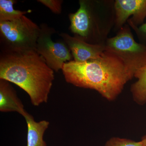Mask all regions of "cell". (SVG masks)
Returning <instances> with one entry per match:
<instances>
[{
  "instance_id": "obj_1",
  "label": "cell",
  "mask_w": 146,
  "mask_h": 146,
  "mask_svg": "<svg viewBox=\"0 0 146 146\" xmlns=\"http://www.w3.org/2000/svg\"><path fill=\"white\" fill-rule=\"evenodd\" d=\"M62 71L66 82L96 90L109 101L116 99L131 80L121 59L107 50L97 59L66 62Z\"/></svg>"
},
{
  "instance_id": "obj_2",
  "label": "cell",
  "mask_w": 146,
  "mask_h": 146,
  "mask_svg": "<svg viewBox=\"0 0 146 146\" xmlns=\"http://www.w3.org/2000/svg\"><path fill=\"white\" fill-rule=\"evenodd\" d=\"M0 79L14 83L28 94L32 104L48 102L54 72L36 50L4 51L0 57Z\"/></svg>"
},
{
  "instance_id": "obj_3",
  "label": "cell",
  "mask_w": 146,
  "mask_h": 146,
  "mask_svg": "<svg viewBox=\"0 0 146 146\" xmlns=\"http://www.w3.org/2000/svg\"><path fill=\"white\" fill-rule=\"evenodd\" d=\"M79 3L78 10L69 15L71 31L89 44H105L115 25V1L80 0Z\"/></svg>"
},
{
  "instance_id": "obj_4",
  "label": "cell",
  "mask_w": 146,
  "mask_h": 146,
  "mask_svg": "<svg viewBox=\"0 0 146 146\" xmlns=\"http://www.w3.org/2000/svg\"><path fill=\"white\" fill-rule=\"evenodd\" d=\"M40 27L24 15L12 21L0 22L1 41L6 52L36 50Z\"/></svg>"
},
{
  "instance_id": "obj_5",
  "label": "cell",
  "mask_w": 146,
  "mask_h": 146,
  "mask_svg": "<svg viewBox=\"0 0 146 146\" xmlns=\"http://www.w3.org/2000/svg\"><path fill=\"white\" fill-rule=\"evenodd\" d=\"M130 28L125 24L115 36L108 38L105 46L121 59L132 79L136 71L146 65V46L135 41Z\"/></svg>"
},
{
  "instance_id": "obj_6",
  "label": "cell",
  "mask_w": 146,
  "mask_h": 146,
  "mask_svg": "<svg viewBox=\"0 0 146 146\" xmlns=\"http://www.w3.org/2000/svg\"><path fill=\"white\" fill-rule=\"evenodd\" d=\"M36 51L44 59L47 65L55 72L62 70L64 63L73 60V56L65 42H54L52 35L55 30L46 25L40 26Z\"/></svg>"
},
{
  "instance_id": "obj_7",
  "label": "cell",
  "mask_w": 146,
  "mask_h": 146,
  "mask_svg": "<svg viewBox=\"0 0 146 146\" xmlns=\"http://www.w3.org/2000/svg\"><path fill=\"white\" fill-rule=\"evenodd\" d=\"M114 7V28L119 31L125 23L130 27H138L146 18V0H116Z\"/></svg>"
},
{
  "instance_id": "obj_8",
  "label": "cell",
  "mask_w": 146,
  "mask_h": 146,
  "mask_svg": "<svg viewBox=\"0 0 146 146\" xmlns=\"http://www.w3.org/2000/svg\"><path fill=\"white\" fill-rule=\"evenodd\" d=\"M70 51L74 60L83 62L100 57L106 49L105 44H93L76 35L72 36L65 33L60 35Z\"/></svg>"
},
{
  "instance_id": "obj_9",
  "label": "cell",
  "mask_w": 146,
  "mask_h": 146,
  "mask_svg": "<svg viewBox=\"0 0 146 146\" xmlns=\"http://www.w3.org/2000/svg\"><path fill=\"white\" fill-rule=\"evenodd\" d=\"M10 83L5 80L0 79V111L17 112L24 117L28 112Z\"/></svg>"
},
{
  "instance_id": "obj_10",
  "label": "cell",
  "mask_w": 146,
  "mask_h": 146,
  "mask_svg": "<svg viewBox=\"0 0 146 146\" xmlns=\"http://www.w3.org/2000/svg\"><path fill=\"white\" fill-rule=\"evenodd\" d=\"M24 117L27 126V146H47L44 136L49 126V122L46 120L36 122L29 113Z\"/></svg>"
},
{
  "instance_id": "obj_11",
  "label": "cell",
  "mask_w": 146,
  "mask_h": 146,
  "mask_svg": "<svg viewBox=\"0 0 146 146\" xmlns=\"http://www.w3.org/2000/svg\"><path fill=\"white\" fill-rule=\"evenodd\" d=\"M134 77L137 80L131 85V92L133 100L137 104L143 105L146 104V65L136 71Z\"/></svg>"
},
{
  "instance_id": "obj_12",
  "label": "cell",
  "mask_w": 146,
  "mask_h": 146,
  "mask_svg": "<svg viewBox=\"0 0 146 146\" xmlns=\"http://www.w3.org/2000/svg\"><path fill=\"white\" fill-rule=\"evenodd\" d=\"M16 3L15 0H0V22L15 21L28 13L15 10L13 5Z\"/></svg>"
},
{
  "instance_id": "obj_13",
  "label": "cell",
  "mask_w": 146,
  "mask_h": 146,
  "mask_svg": "<svg viewBox=\"0 0 146 146\" xmlns=\"http://www.w3.org/2000/svg\"><path fill=\"white\" fill-rule=\"evenodd\" d=\"M105 146H146V141L142 139L136 142L126 138L112 137L106 142Z\"/></svg>"
},
{
  "instance_id": "obj_14",
  "label": "cell",
  "mask_w": 146,
  "mask_h": 146,
  "mask_svg": "<svg viewBox=\"0 0 146 146\" xmlns=\"http://www.w3.org/2000/svg\"><path fill=\"white\" fill-rule=\"evenodd\" d=\"M37 1L49 9L55 14H60L61 13L63 2L62 0H38Z\"/></svg>"
},
{
  "instance_id": "obj_15",
  "label": "cell",
  "mask_w": 146,
  "mask_h": 146,
  "mask_svg": "<svg viewBox=\"0 0 146 146\" xmlns=\"http://www.w3.org/2000/svg\"><path fill=\"white\" fill-rule=\"evenodd\" d=\"M130 27L136 33L139 43L146 46V23L138 27Z\"/></svg>"
},
{
  "instance_id": "obj_16",
  "label": "cell",
  "mask_w": 146,
  "mask_h": 146,
  "mask_svg": "<svg viewBox=\"0 0 146 146\" xmlns=\"http://www.w3.org/2000/svg\"><path fill=\"white\" fill-rule=\"evenodd\" d=\"M142 139H144V140H145L146 141V134L145 135V136H144L143 137V138H142Z\"/></svg>"
}]
</instances>
